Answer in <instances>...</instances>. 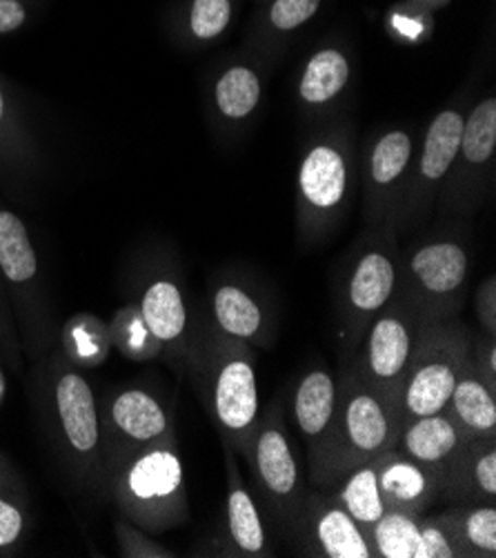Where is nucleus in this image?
<instances>
[{"label": "nucleus", "instance_id": "obj_28", "mask_svg": "<svg viewBox=\"0 0 496 558\" xmlns=\"http://www.w3.org/2000/svg\"><path fill=\"white\" fill-rule=\"evenodd\" d=\"M109 325V339L112 348H117L130 361H156L165 354L162 343L145 325L138 305H123Z\"/></svg>", "mask_w": 496, "mask_h": 558}, {"label": "nucleus", "instance_id": "obj_26", "mask_svg": "<svg viewBox=\"0 0 496 558\" xmlns=\"http://www.w3.org/2000/svg\"><path fill=\"white\" fill-rule=\"evenodd\" d=\"M374 558H419L421 514L388 508L367 530Z\"/></svg>", "mask_w": 496, "mask_h": 558}, {"label": "nucleus", "instance_id": "obj_9", "mask_svg": "<svg viewBox=\"0 0 496 558\" xmlns=\"http://www.w3.org/2000/svg\"><path fill=\"white\" fill-rule=\"evenodd\" d=\"M245 461L267 510L290 527L305 500V483L279 408H271L258 418Z\"/></svg>", "mask_w": 496, "mask_h": 558}, {"label": "nucleus", "instance_id": "obj_36", "mask_svg": "<svg viewBox=\"0 0 496 558\" xmlns=\"http://www.w3.org/2000/svg\"><path fill=\"white\" fill-rule=\"evenodd\" d=\"M419 558H457L455 549L438 525L436 517L421 514V545H419Z\"/></svg>", "mask_w": 496, "mask_h": 558}, {"label": "nucleus", "instance_id": "obj_25", "mask_svg": "<svg viewBox=\"0 0 496 558\" xmlns=\"http://www.w3.org/2000/svg\"><path fill=\"white\" fill-rule=\"evenodd\" d=\"M463 123L465 119L455 109L440 111V114L434 119V123L427 130L421 162H419L423 181L434 183L450 172L452 162L459 156Z\"/></svg>", "mask_w": 496, "mask_h": 558}, {"label": "nucleus", "instance_id": "obj_7", "mask_svg": "<svg viewBox=\"0 0 496 558\" xmlns=\"http://www.w3.org/2000/svg\"><path fill=\"white\" fill-rule=\"evenodd\" d=\"M470 274L468 252L452 241H436L419 247L403 274H399L397 296H401L421 323L457 318L465 296Z\"/></svg>", "mask_w": 496, "mask_h": 558}, {"label": "nucleus", "instance_id": "obj_31", "mask_svg": "<svg viewBox=\"0 0 496 558\" xmlns=\"http://www.w3.org/2000/svg\"><path fill=\"white\" fill-rule=\"evenodd\" d=\"M496 147V98H485L479 102L470 119L463 123V136L459 151L463 160L472 165H483L492 158Z\"/></svg>", "mask_w": 496, "mask_h": 558}, {"label": "nucleus", "instance_id": "obj_6", "mask_svg": "<svg viewBox=\"0 0 496 558\" xmlns=\"http://www.w3.org/2000/svg\"><path fill=\"white\" fill-rule=\"evenodd\" d=\"M51 414L59 448L76 476L92 485L105 483L98 401L87 378L68 363L51 374Z\"/></svg>", "mask_w": 496, "mask_h": 558}, {"label": "nucleus", "instance_id": "obj_11", "mask_svg": "<svg viewBox=\"0 0 496 558\" xmlns=\"http://www.w3.org/2000/svg\"><path fill=\"white\" fill-rule=\"evenodd\" d=\"M397 286L399 267L388 252L374 250L356 260L341 299L339 339L346 359L356 352L374 316L395 299Z\"/></svg>", "mask_w": 496, "mask_h": 558}, {"label": "nucleus", "instance_id": "obj_30", "mask_svg": "<svg viewBox=\"0 0 496 558\" xmlns=\"http://www.w3.org/2000/svg\"><path fill=\"white\" fill-rule=\"evenodd\" d=\"M261 100L258 76L247 68H232L216 85V105L228 119H245Z\"/></svg>", "mask_w": 496, "mask_h": 558}, {"label": "nucleus", "instance_id": "obj_12", "mask_svg": "<svg viewBox=\"0 0 496 558\" xmlns=\"http://www.w3.org/2000/svg\"><path fill=\"white\" fill-rule=\"evenodd\" d=\"M290 530L297 534L305 556L374 558L367 532L332 498L318 492L305 494Z\"/></svg>", "mask_w": 496, "mask_h": 558}, {"label": "nucleus", "instance_id": "obj_3", "mask_svg": "<svg viewBox=\"0 0 496 558\" xmlns=\"http://www.w3.org/2000/svg\"><path fill=\"white\" fill-rule=\"evenodd\" d=\"M472 339V331L459 318L423 325L401 387V425L446 410L457 376L470 356Z\"/></svg>", "mask_w": 496, "mask_h": 558}, {"label": "nucleus", "instance_id": "obj_17", "mask_svg": "<svg viewBox=\"0 0 496 558\" xmlns=\"http://www.w3.org/2000/svg\"><path fill=\"white\" fill-rule=\"evenodd\" d=\"M339 405V383L327 369L307 372L294 392V423L307 445V463L316 459L332 427Z\"/></svg>", "mask_w": 496, "mask_h": 558}, {"label": "nucleus", "instance_id": "obj_33", "mask_svg": "<svg viewBox=\"0 0 496 558\" xmlns=\"http://www.w3.org/2000/svg\"><path fill=\"white\" fill-rule=\"evenodd\" d=\"M114 534L123 558H174L177 554L128 519L114 521Z\"/></svg>", "mask_w": 496, "mask_h": 558}, {"label": "nucleus", "instance_id": "obj_16", "mask_svg": "<svg viewBox=\"0 0 496 558\" xmlns=\"http://www.w3.org/2000/svg\"><path fill=\"white\" fill-rule=\"evenodd\" d=\"M234 448L226 440V470H228V504H226V532L232 556L263 558L269 556L267 532L258 512L256 498L247 489Z\"/></svg>", "mask_w": 496, "mask_h": 558}, {"label": "nucleus", "instance_id": "obj_4", "mask_svg": "<svg viewBox=\"0 0 496 558\" xmlns=\"http://www.w3.org/2000/svg\"><path fill=\"white\" fill-rule=\"evenodd\" d=\"M423 325L414 310L395 294L370 323L361 345L348 359L346 369L399 408L401 387Z\"/></svg>", "mask_w": 496, "mask_h": 558}, {"label": "nucleus", "instance_id": "obj_42", "mask_svg": "<svg viewBox=\"0 0 496 558\" xmlns=\"http://www.w3.org/2000/svg\"><path fill=\"white\" fill-rule=\"evenodd\" d=\"M3 401H5V376H3V369H0V408H3Z\"/></svg>", "mask_w": 496, "mask_h": 558}, {"label": "nucleus", "instance_id": "obj_32", "mask_svg": "<svg viewBox=\"0 0 496 558\" xmlns=\"http://www.w3.org/2000/svg\"><path fill=\"white\" fill-rule=\"evenodd\" d=\"M410 158H412V138L406 132L385 134L372 151V162H370L372 181L380 187L392 185L408 170Z\"/></svg>", "mask_w": 496, "mask_h": 558}, {"label": "nucleus", "instance_id": "obj_2", "mask_svg": "<svg viewBox=\"0 0 496 558\" xmlns=\"http://www.w3.org/2000/svg\"><path fill=\"white\" fill-rule=\"evenodd\" d=\"M121 517L149 534L181 527L190 519L185 465L177 436L147 448L105 481Z\"/></svg>", "mask_w": 496, "mask_h": 558}, {"label": "nucleus", "instance_id": "obj_39", "mask_svg": "<svg viewBox=\"0 0 496 558\" xmlns=\"http://www.w3.org/2000/svg\"><path fill=\"white\" fill-rule=\"evenodd\" d=\"M0 352H5L8 361L19 367V341H16V331L8 312V292L0 286Z\"/></svg>", "mask_w": 496, "mask_h": 558}, {"label": "nucleus", "instance_id": "obj_29", "mask_svg": "<svg viewBox=\"0 0 496 558\" xmlns=\"http://www.w3.org/2000/svg\"><path fill=\"white\" fill-rule=\"evenodd\" d=\"M350 78L346 56L337 49H323L305 68L301 78V96L310 105H323L343 92Z\"/></svg>", "mask_w": 496, "mask_h": 558}, {"label": "nucleus", "instance_id": "obj_41", "mask_svg": "<svg viewBox=\"0 0 496 558\" xmlns=\"http://www.w3.org/2000/svg\"><path fill=\"white\" fill-rule=\"evenodd\" d=\"M14 134L12 125V109L8 102V96L3 92V85H0V156L8 154L14 145L10 143V136Z\"/></svg>", "mask_w": 496, "mask_h": 558}, {"label": "nucleus", "instance_id": "obj_21", "mask_svg": "<svg viewBox=\"0 0 496 558\" xmlns=\"http://www.w3.org/2000/svg\"><path fill=\"white\" fill-rule=\"evenodd\" d=\"M457 558L496 556V506H455L436 514Z\"/></svg>", "mask_w": 496, "mask_h": 558}, {"label": "nucleus", "instance_id": "obj_10", "mask_svg": "<svg viewBox=\"0 0 496 558\" xmlns=\"http://www.w3.org/2000/svg\"><path fill=\"white\" fill-rule=\"evenodd\" d=\"M40 265L29 232L21 216L0 209V276L8 283V296L14 301L29 352L36 356L51 343L49 307L40 288Z\"/></svg>", "mask_w": 496, "mask_h": 558}, {"label": "nucleus", "instance_id": "obj_5", "mask_svg": "<svg viewBox=\"0 0 496 558\" xmlns=\"http://www.w3.org/2000/svg\"><path fill=\"white\" fill-rule=\"evenodd\" d=\"M209 410L234 452L245 457L258 425V383L247 343L220 333L209 350Z\"/></svg>", "mask_w": 496, "mask_h": 558}, {"label": "nucleus", "instance_id": "obj_24", "mask_svg": "<svg viewBox=\"0 0 496 558\" xmlns=\"http://www.w3.org/2000/svg\"><path fill=\"white\" fill-rule=\"evenodd\" d=\"M327 492V496L339 508H343L365 532L388 510L378 489V457L350 470Z\"/></svg>", "mask_w": 496, "mask_h": 558}, {"label": "nucleus", "instance_id": "obj_20", "mask_svg": "<svg viewBox=\"0 0 496 558\" xmlns=\"http://www.w3.org/2000/svg\"><path fill=\"white\" fill-rule=\"evenodd\" d=\"M211 314L220 333L241 343L269 345V320L261 301L241 286H220L211 294Z\"/></svg>", "mask_w": 496, "mask_h": 558}, {"label": "nucleus", "instance_id": "obj_37", "mask_svg": "<svg viewBox=\"0 0 496 558\" xmlns=\"http://www.w3.org/2000/svg\"><path fill=\"white\" fill-rule=\"evenodd\" d=\"M472 361L485 385L496 395V337L481 333L472 339Z\"/></svg>", "mask_w": 496, "mask_h": 558}, {"label": "nucleus", "instance_id": "obj_23", "mask_svg": "<svg viewBox=\"0 0 496 558\" xmlns=\"http://www.w3.org/2000/svg\"><path fill=\"white\" fill-rule=\"evenodd\" d=\"M29 530L32 508L27 487L12 461L0 454V556L19 554Z\"/></svg>", "mask_w": 496, "mask_h": 558}, {"label": "nucleus", "instance_id": "obj_13", "mask_svg": "<svg viewBox=\"0 0 496 558\" xmlns=\"http://www.w3.org/2000/svg\"><path fill=\"white\" fill-rule=\"evenodd\" d=\"M440 500L496 506V436L470 438L440 476Z\"/></svg>", "mask_w": 496, "mask_h": 558}, {"label": "nucleus", "instance_id": "obj_19", "mask_svg": "<svg viewBox=\"0 0 496 558\" xmlns=\"http://www.w3.org/2000/svg\"><path fill=\"white\" fill-rule=\"evenodd\" d=\"M446 412L468 438L496 436V395L481 378L472 361V350L457 376Z\"/></svg>", "mask_w": 496, "mask_h": 558}, {"label": "nucleus", "instance_id": "obj_15", "mask_svg": "<svg viewBox=\"0 0 496 558\" xmlns=\"http://www.w3.org/2000/svg\"><path fill=\"white\" fill-rule=\"evenodd\" d=\"M378 489L385 508L423 514L440 500V476L392 448L378 457Z\"/></svg>", "mask_w": 496, "mask_h": 558}, {"label": "nucleus", "instance_id": "obj_18", "mask_svg": "<svg viewBox=\"0 0 496 558\" xmlns=\"http://www.w3.org/2000/svg\"><path fill=\"white\" fill-rule=\"evenodd\" d=\"M138 310L149 331L162 343L165 354L190 361V314L181 288L168 278H158L143 292Z\"/></svg>", "mask_w": 496, "mask_h": 558}, {"label": "nucleus", "instance_id": "obj_27", "mask_svg": "<svg viewBox=\"0 0 496 558\" xmlns=\"http://www.w3.org/2000/svg\"><path fill=\"white\" fill-rule=\"evenodd\" d=\"M63 352L78 367H98L112 350L109 325L92 314H76L63 327Z\"/></svg>", "mask_w": 496, "mask_h": 558}, {"label": "nucleus", "instance_id": "obj_34", "mask_svg": "<svg viewBox=\"0 0 496 558\" xmlns=\"http://www.w3.org/2000/svg\"><path fill=\"white\" fill-rule=\"evenodd\" d=\"M230 0H196L192 8V32L198 38H214L230 23Z\"/></svg>", "mask_w": 496, "mask_h": 558}, {"label": "nucleus", "instance_id": "obj_1", "mask_svg": "<svg viewBox=\"0 0 496 558\" xmlns=\"http://www.w3.org/2000/svg\"><path fill=\"white\" fill-rule=\"evenodd\" d=\"M399 429V408L343 369L332 427L316 459L307 463L310 483L329 489L350 470L392 450Z\"/></svg>", "mask_w": 496, "mask_h": 558}, {"label": "nucleus", "instance_id": "obj_8", "mask_svg": "<svg viewBox=\"0 0 496 558\" xmlns=\"http://www.w3.org/2000/svg\"><path fill=\"white\" fill-rule=\"evenodd\" d=\"M98 414L105 481L138 452L177 436L170 410L141 387H125L107 397Z\"/></svg>", "mask_w": 496, "mask_h": 558}, {"label": "nucleus", "instance_id": "obj_40", "mask_svg": "<svg viewBox=\"0 0 496 558\" xmlns=\"http://www.w3.org/2000/svg\"><path fill=\"white\" fill-rule=\"evenodd\" d=\"M27 21V12L21 0H0V34H12Z\"/></svg>", "mask_w": 496, "mask_h": 558}, {"label": "nucleus", "instance_id": "obj_35", "mask_svg": "<svg viewBox=\"0 0 496 558\" xmlns=\"http://www.w3.org/2000/svg\"><path fill=\"white\" fill-rule=\"evenodd\" d=\"M318 5L320 0H277L271 8L269 21L274 27L288 32L303 25L307 19H312Z\"/></svg>", "mask_w": 496, "mask_h": 558}, {"label": "nucleus", "instance_id": "obj_38", "mask_svg": "<svg viewBox=\"0 0 496 558\" xmlns=\"http://www.w3.org/2000/svg\"><path fill=\"white\" fill-rule=\"evenodd\" d=\"M476 318L483 333L496 337V276L489 274L476 290Z\"/></svg>", "mask_w": 496, "mask_h": 558}, {"label": "nucleus", "instance_id": "obj_22", "mask_svg": "<svg viewBox=\"0 0 496 558\" xmlns=\"http://www.w3.org/2000/svg\"><path fill=\"white\" fill-rule=\"evenodd\" d=\"M301 194L318 211L335 209L348 187V165L332 145L314 147L301 165Z\"/></svg>", "mask_w": 496, "mask_h": 558}, {"label": "nucleus", "instance_id": "obj_14", "mask_svg": "<svg viewBox=\"0 0 496 558\" xmlns=\"http://www.w3.org/2000/svg\"><path fill=\"white\" fill-rule=\"evenodd\" d=\"M470 438L446 410L419 416L401 425L395 450L444 476L455 457Z\"/></svg>", "mask_w": 496, "mask_h": 558}]
</instances>
